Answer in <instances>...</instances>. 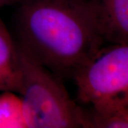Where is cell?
Here are the masks:
<instances>
[{
    "mask_svg": "<svg viewBox=\"0 0 128 128\" xmlns=\"http://www.w3.org/2000/svg\"><path fill=\"white\" fill-rule=\"evenodd\" d=\"M73 79L78 99L90 105L92 112L128 107V44L103 47Z\"/></svg>",
    "mask_w": 128,
    "mask_h": 128,
    "instance_id": "3957f363",
    "label": "cell"
},
{
    "mask_svg": "<svg viewBox=\"0 0 128 128\" xmlns=\"http://www.w3.org/2000/svg\"><path fill=\"white\" fill-rule=\"evenodd\" d=\"M16 44L27 128H91L89 113L71 99L62 79Z\"/></svg>",
    "mask_w": 128,
    "mask_h": 128,
    "instance_id": "7a4b0ae2",
    "label": "cell"
},
{
    "mask_svg": "<svg viewBox=\"0 0 128 128\" xmlns=\"http://www.w3.org/2000/svg\"><path fill=\"white\" fill-rule=\"evenodd\" d=\"M97 2L18 0L16 41L59 78H73L105 44Z\"/></svg>",
    "mask_w": 128,
    "mask_h": 128,
    "instance_id": "6da1fadb",
    "label": "cell"
},
{
    "mask_svg": "<svg viewBox=\"0 0 128 128\" xmlns=\"http://www.w3.org/2000/svg\"><path fill=\"white\" fill-rule=\"evenodd\" d=\"M0 128H27L21 97L13 92L0 95Z\"/></svg>",
    "mask_w": 128,
    "mask_h": 128,
    "instance_id": "8992f818",
    "label": "cell"
},
{
    "mask_svg": "<svg viewBox=\"0 0 128 128\" xmlns=\"http://www.w3.org/2000/svg\"><path fill=\"white\" fill-rule=\"evenodd\" d=\"M97 18L105 44H128V0H98Z\"/></svg>",
    "mask_w": 128,
    "mask_h": 128,
    "instance_id": "277c9868",
    "label": "cell"
},
{
    "mask_svg": "<svg viewBox=\"0 0 128 128\" xmlns=\"http://www.w3.org/2000/svg\"><path fill=\"white\" fill-rule=\"evenodd\" d=\"M91 128H128V107L120 108L105 113H90Z\"/></svg>",
    "mask_w": 128,
    "mask_h": 128,
    "instance_id": "52a82bcc",
    "label": "cell"
},
{
    "mask_svg": "<svg viewBox=\"0 0 128 128\" xmlns=\"http://www.w3.org/2000/svg\"><path fill=\"white\" fill-rule=\"evenodd\" d=\"M18 0H0V9L4 6L12 4L17 2Z\"/></svg>",
    "mask_w": 128,
    "mask_h": 128,
    "instance_id": "ba28073f",
    "label": "cell"
},
{
    "mask_svg": "<svg viewBox=\"0 0 128 128\" xmlns=\"http://www.w3.org/2000/svg\"><path fill=\"white\" fill-rule=\"evenodd\" d=\"M22 74L16 41L0 17V92L20 94Z\"/></svg>",
    "mask_w": 128,
    "mask_h": 128,
    "instance_id": "5b68a950",
    "label": "cell"
}]
</instances>
